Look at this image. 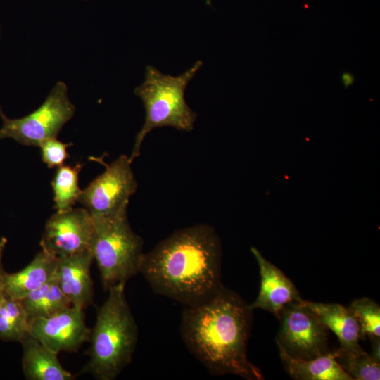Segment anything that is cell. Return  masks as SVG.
<instances>
[{
  "instance_id": "1",
  "label": "cell",
  "mask_w": 380,
  "mask_h": 380,
  "mask_svg": "<svg viewBox=\"0 0 380 380\" xmlns=\"http://www.w3.org/2000/svg\"><path fill=\"white\" fill-rule=\"evenodd\" d=\"M253 310L223 285L198 303L186 305L180 333L191 353L213 375L263 379L247 356Z\"/></svg>"
},
{
  "instance_id": "2",
  "label": "cell",
  "mask_w": 380,
  "mask_h": 380,
  "mask_svg": "<svg viewBox=\"0 0 380 380\" xmlns=\"http://www.w3.org/2000/svg\"><path fill=\"white\" fill-rule=\"evenodd\" d=\"M221 255L215 230L196 224L175 231L144 253L139 272L156 293L191 305L222 286Z\"/></svg>"
},
{
  "instance_id": "3",
  "label": "cell",
  "mask_w": 380,
  "mask_h": 380,
  "mask_svg": "<svg viewBox=\"0 0 380 380\" xmlns=\"http://www.w3.org/2000/svg\"><path fill=\"white\" fill-rule=\"evenodd\" d=\"M125 284L112 286L97 309L91 330L89 360L80 373L98 380L115 379L129 365L138 340V327L125 295Z\"/></svg>"
},
{
  "instance_id": "4",
  "label": "cell",
  "mask_w": 380,
  "mask_h": 380,
  "mask_svg": "<svg viewBox=\"0 0 380 380\" xmlns=\"http://www.w3.org/2000/svg\"><path fill=\"white\" fill-rule=\"evenodd\" d=\"M202 65L203 61H197L177 76L164 74L153 65L146 67L144 80L134 90L143 102L145 119L129 156L132 162L140 155L141 144L153 129L170 127L190 132L194 129L197 114L187 104L185 91Z\"/></svg>"
},
{
  "instance_id": "5",
  "label": "cell",
  "mask_w": 380,
  "mask_h": 380,
  "mask_svg": "<svg viewBox=\"0 0 380 380\" xmlns=\"http://www.w3.org/2000/svg\"><path fill=\"white\" fill-rule=\"evenodd\" d=\"M94 222L91 251L103 288L108 291L117 284H126L139 272L144 255L143 240L131 228L127 209L113 218Z\"/></svg>"
},
{
  "instance_id": "6",
  "label": "cell",
  "mask_w": 380,
  "mask_h": 380,
  "mask_svg": "<svg viewBox=\"0 0 380 380\" xmlns=\"http://www.w3.org/2000/svg\"><path fill=\"white\" fill-rule=\"evenodd\" d=\"M75 112V107L68 98L67 85L58 82L42 104L27 115L11 119L0 106V141L10 138L23 145L39 147L42 141L56 138Z\"/></svg>"
},
{
  "instance_id": "7",
  "label": "cell",
  "mask_w": 380,
  "mask_h": 380,
  "mask_svg": "<svg viewBox=\"0 0 380 380\" xmlns=\"http://www.w3.org/2000/svg\"><path fill=\"white\" fill-rule=\"evenodd\" d=\"M132 163L121 155L82 190L78 202L94 220L113 218L127 209L137 188Z\"/></svg>"
},
{
  "instance_id": "8",
  "label": "cell",
  "mask_w": 380,
  "mask_h": 380,
  "mask_svg": "<svg viewBox=\"0 0 380 380\" xmlns=\"http://www.w3.org/2000/svg\"><path fill=\"white\" fill-rule=\"evenodd\" d=\"M303 300L289 303L282 309L276 342L279 349L289 356L310 360L330 352L328 329Z\"/></svg>"
},
{
  "instance_id": "9",
  "label": "cell",
  "mask_w": 380,
  "mask_h": 380,
  "mask_svg": "<svg viewBox=\"0 0 380 380\" xmlns=\"http://www.w3.org/2000/svg\"><path fill=\"white\" fill-rule=\"evenodd\" d=\"M94 222L83 207L56 212L46 221L39 244L42 250L56 257L91 250Z\"/></svg>"
},
{
  "instance_id": "10",
  "label": "cell",
  "mask_w": 380,
  "mask_h": 380,
  "mask_svg": "<svg viewBox=\"0 0 380 380\" xmlns=\"http://www.w3.org/2000/svg\"><path fill=\"white\" fill-rule=\"evenodd\" d=\"M28 332L52 351L77 352L89 342L91 329L83 309L70 306L53 315L29 322Z\"/></svg>"
},
{
  "instance_id": "11",
  "label": "cell",
  "mask_w": 380,
  "mask_h": 380,
  "mask_svg": "<svg viewBox=\"0 0 380 380\" xmlns=\"http://www.w3.org/2000/svg\"><path fill=\"white\" fill-rule=\"evenodd\" d=\"M251 251L258 262L260 287L255 300L250 308L262 309L273 314L279 320L282 309L289 303L302 300L293 283L283 272L265 259L259 251Z\"/></svg>"
},
{
  "instance_id": "12",
  "label": "cell",
  "mask_w": 380,
  "mask_h": 380,
  "mask_svg": "<svg viewBox=\"0 0 380 380\" xmlns=\"http://www.w3.org/2000/svg\"><path fill=\"white\" fill-rule=\"evenodd\" d=\"M91 250L58 258L56 277L60 289L72 305L84 309L93 303L94 283Z\"/></svg>"
},
{
  "instance_id": "13",
  "label": "cell",
  "mask_w": 380,
  "mask_h": 380,
  "mask_svg": "<svg viewBox=\"0 0 380 380\" xmlns=\"http://www.w3.org/2000/svg\"><path fill=\"white\" fill-rule=\"evenodd\" d=\"M58 263V258L41 250L23 269L11 274L4 272V294L14 299H22L53 279Z\"/></svg>"
},
{
  "instance_id": "14",
  "label": "cell",
  "mask_w": 380,
  "mask_h": 380,
  "mask_svg": "<svg viewBox=\"0 0 380 380\" xmlns=\"http://www.w3.org/2000/svg\"><path fill=\"white\" fill-rule=\"evenodd\" d=\"M23 346V371L27 380H72L75 378L65 369L52 351L29 332L20 340Z\"/></svg>"
},
{
  "instance_id": "15",
  "label": "cell",
  "mask_w": 380,
  "mask_h": 380,
  "mask_svg": "<svg viewBox=\"0 0 380 380\" xmlns=\"http://www.w3.org/2000/svg\"><path fill=\"white\" fill-rule=\"evenodd\" d=\"M318 317L322 324L338 337L341 349L362 352L359 344V325L348 308L338 303H323L303 300Z\"/></svg>"
},
{
  "instance_id": "16",
  "label": "cell",
  "mask_w": 380,
  "mask_h": 380,
  "mask_svg": "<svg viewBox=\"0 0 380 380\" xmlns=\"http://www.w3.org/2000/svg\"><path fill=\"white\" fill-rule=\"evenodd\" d=\"M279 350L287 373L297 380H353L336 361L334 352L310 360L294 358Z\"/></svg>"
},
{
  "instance_id": "17",
  "label": "cell",
  "mask_w": 380,
  "mask_h": 380,
  "mask_svg": "<svg viewBox=\"0 0 380 380\" xmlns=\"http://www.w3.org/2000/svg\"><path fill=\"white\" fill-rule=\"evenodd\" d=\"M29 322L49 317L72 306L59 287L56 275L40 288L19 300Z\"/></svg>"
},
{
  "instance_id": "18",
  "label": "cell",
  "mask_w": 380,
  "mask_h": 380,
  "mask_svg": "<svg viewBox=\"0 0 380 380\" xmlns=\"http://www.w3.org/2000/svg\"><path fill=\"white\" fill-rule=\"evenodd\" d=\"M82 167L80 163L58 167L51 182L56 212L68 210L78 201L82 193L79 186V173Z\"/></svg>"
},
{
  "instance_id": "19",
  "label": "cell",
  "mask_w": 380,
  "mask_h": 380,
  "mask_svg": "<svg viewBox=\"0 0 380 380\" xmlns=\"http://www.w3.org/2000/svg\"><path fill=\"white\" fill-rule=\"evenodd\" d=\"M28 330L29 320L20 300L5 295L0 308V339L20 342Z\"/></svg>"
},
{
  "instance_id": "20",
  "label": "cell",
  "mask_w": 380,
  "mask_h": 380,
  "mask_svg": "<svg viewBox=\"0 0 380 380\" xmlns=\"http://www.w3.org/2000/svg\"><path fill=\"white\" fill-rule=\"evenodd\" d=\"M336 361L353 379L379 380L380 379V361L374 359L364 350L348 351L338 349L334 351Z\"/></svg>"
},
{
  "instance_id": "21",
  "label": "cell",
  "mask_w": 380,
  "mask_h": 380,
  "mask_svg": "<svg viewBox=\"0 0 380 380\" xmlns=\"http://www.w3.org/2000/svg\"><path fill=\"white\" fill-rule=\"evenodd\" d=\"M355 318L360 329V338L366 336L380 337V308L368 298L353 300L348 307Z\"/></svg>"
},
{
  "instance_id": "22",
  "label": "cell",
  "mask_w": 380,
  "mask_h": 380,
  "mask_svg": "<svg viewBox=\"0 0 380 380\" xmlns=\"http://www.w3.org/2000/svg\"><path fill=\"white\" fill-rule=\"evenodd\" d=\"M70 144H65L56 138H50L42 141L39 147L41 149L42 161L49 168L58 167L69 157L67 148Z\"/></svg>"
},
{
  "instance_id": "23",
  "label": "cell",
  "mask_w": 380,
  "mask_h": 380,
  "mask_svg": "<svg viewBox=\"0 0 380 380\" xmlns=\"http://www.w3.org/2000/svg\"><path fill=\"white\" fill-rule=\"evenodd\" d=\"M372 343L371 356L380 361V338L378 336L369 337Z\"/></svg>"
},
{
  "instance_id": "24",
  "label": "cell",
  "mask_w": 380,
  "mask_h": 380,
  "mask_svg": "<svg viewBox=\"0 0 380 380\" xmlns=\"http://www.w3.org/2000/svg\"><path fill=\"white\" fill-rule=\"evenodd\" d=\"M6 243L7 239L5 237H1L0 239V284L3 283V278L5 272L2 267V258Z\"/></svg>"
},
{
  "instance_id": "25",
  "label": "cell",
  "mask_w": 380,
  "mask_h": 380,
  "mask_svg": "<svg viewBox=\"0 0 380 380\" xmlns=\"http://www.w3.org/2000/svg\"><path fill=\"white\" fill-rule=\"evenodd\" d=\"M355 79V76L350 72H343L341 76V82L346 89L353 84Z\"/></svg>"
},
{
  "instance_id": "26",
  "label": "cell",
  "mask_w": 380,
  "mask_h": 380,
  "mask_svg": "<svg viewBox=\"0 0 380 380\" xmlns=\"http://www.w3.org/2000/svg\"><path fill=\"white\" fill-rule=\"evenodd\" d=\"M4 292L3 288V283L0 284V308L4 299Z\"/></svg>"
}]
</instances>
